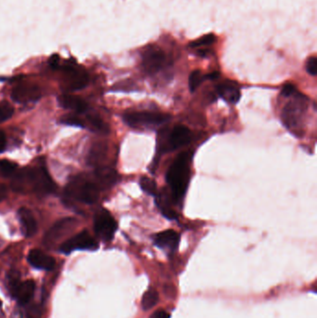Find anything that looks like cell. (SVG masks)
Returning <instances> with one entry per match:
<instances>
[{
  "instance_id": "6da1fadb",
  "label": "cell",
  "mask_w": 317,
  "mask_h": 318,
  "mask_svg": "<svg viewBox=\"0 0 317 318\" xmlns=\"http://www.w3.org/2000/svg\"><path fill=\"white\" fill-rule=\"evenodd\" d=\"M191 154L182 153L172 163L167 173V182L171 189L172 200L174 203H181L184 198L190 181Z\"/></svg>"
},
{
  "instance_id": "e0dca14e",
  "label": "cell",
  "mask_w": 317,
  "mask_h": 318,
  "mask_svg": "<svg viewBox=\"0 0 317 318\" xmlns=\"http://www.w3.org/2000/svg\"><path fill=\"white\" fill-rule=\"evenodd\" d=\"M58 102L62 107L72 110L75 113H85L89 110L88 103L82 98L75 96V95H71V94L62 95L58 99Z\"/></svg>"
},
{
  "instance_id": "2e32d148",
  "label": "cell",
  "mask_w": 317,
  "mask_h": 318,
  "mask_svg": "<svg viewBox=\"0 0 317 318\" xmlns=\"http://www.w3.org/2000/svg\"><path fill=\"white\" fill-rule=\"evenodd\" d=\"M217 92L227 103L236 104L241 98L239 88L233 81H224L217 86Z\"/></svg>"
},
{
  "instance_id": "d4e9b609",
  "label": "cell",
  "mask_w": 317,
  "mask_h": 318,
  "mask_svg": "<svg viewBox=\"0 0 317 318\" xmlns=\"http://www.w3.org/2000/svg\"><path fill=\"white\" fill-rule=\"evenodd\" d=\"M17 164L8 159L0 160V173L4 176H11L16 172Z\"/></svg>"
},
{
  "instance_id": "d6a6232c",
  "label": "cell",
  "mask_w": 317,
  "mask_h": 318,
  "mask_svg": "<svg viewBox=\"0 0 317 318\" xmlns=\"http://www.w3.org/2000/svg\"><path fill=\"white\" fill-rule=\"evenodd\" d=\"M8 194V188L4 184H0V201L4 200Z\"/></svg>"
},
{
  "instance_id": "ac0fdd59",
  "label": "cell",
  "mask_w": 317,
  "mask_h": 318,
  "mask_svg": "<svg viewBox=\"0 0 317 318\" xmlns=\"http://www.w3.org/2000/svg\"><path fill=\"white\" fill-rule=\"evenodd\" d=\"M18 215L22 224V233L24 234V236L27 238H31L33 236H35L38 231V223L32 212L28 209L22 208L19 210Z\"/></svg>"
},
{
  "instance_id": "f1b7e54d",
  "label": "cell",
  "mask_w": 317,
  "mask_h": 318,
  "mask_svg": "<svg viewBox=\"0 0 317 318\" xmlns=\"http://www.w3.org/2000/svg\"><path fill=\"white\" fill-rule=\"evenodd\" d=\"M306 71L309 75L312 76H316L317 74V59L315 56H312L306 62Z\"/></svg>"
},
{
  "instance_id": "cb8c5ba5",
  "label": "cell",
  "mask_w": 317,
  "mask_h": 318,
  "mask_svg": "<svg viewBox=\"0 0 317 318\" xmlns=\"http://www.w3.org/2000/svg\"><path fill=\"white\" fill-rule=\"evenodd\" d=\"M140 185L142 191L146 192V194L156 196L157 186H156V182L153 179L146 177V176L141 177L140 180Z\"/></svg>"
},
{
  "instance_id": "8992f818",
  "label": "cell",
  "mask_w": 317,
  "mask_h": 318,
  "mask_svg": "<svg viewBox=\"0 0 317 318\" xmlns=\"http://www.w3.org/2000/svg\"><path fill=\"white\" fill-rule=\"evenodd\" d=\"M94 230L101 240L109 242L113 239L118 230V223L109 211L101 210L94 217Z\"/></svg>"
},
{
  "instance_id": "8fae6325",
  "label": "cell",
  "mask_w": 317,
  "mask_h": 318,
  "mask_svg": "<svg viewBox=\"0 0 317 318\" xmlns=\"http://www.w3.org/2000/svg\"><path fill=\"white\" fill-rule=\"evenodd\" d=\"M41 96L40 89L37 85L23 83L16 85L12 89L11 98L14 102L19 103L36 102Z\"/></svg>"
},
{
  "instance_id": "603a6c76",
  "label": "cell",
  "mask_w": 317,
  "mask_h": 318,
  "mask_svg": "<svg viewBox=\"0 0 317 318\" xmlns=\"http://www.w3.org/2000/svg\"><path fill=\"white\" fill-rule=\"evenodd\" d=\"M205 79H206L205 76L202 75V73L200 71H193L189 76V90H190V92H195L196 89L202 84V82Z\"/></svg>"
},
{
  "instance_id": "5b68a950",
  "label": "cell",
  "mask_w": 317,
  "mask_h": 318,
  "mask_svg": "<svg viewBox=\"0 0 317 318\" xmlns=\"http://www.w3.org/2000/svg\"><path fill=\"white\" fill-rule=\"evenodd\" d=\"M30 188L39 194H48L53 193L56 189L53 180L49 176L47 169L44 167L28 168Z\"/></svg>"
},
{
  "instance_id": "7a4b0ae2",
  "label": "cell",
  "mask_w": 317,
  "mask_h": 318,
  "mask_svg": "<svg viewBox=\"0 0 317 318\" xmlns=\"http://www.w3.org/2000/svg\"><path fill=\"white\" fill-rule=\"evenodd\" d=\"M294 99L285 105L282 112V121L285 128L294 135H301L302 124L306 113L308 99L296 93Z\"/></svg>"
},
{
  "instance_id": "d6986e66",
  "label": "cell",
  "mask_w": 317,
  "mask_h": 318,
  "mask_svg": "<svg viewBox=\"0 0 317 318\" xmlns=\"http://www.w3.org/2000/svg\"><path fill=\"white\" fill-rule=\"evenodd\" d=\"M95 177L97 179L99 188H109L117 183L118 173L110 167H99L95 172Z\"/></svg>"
},
{
  "instance_id": "9c48e42d",
  "label": "cell",
  "mask_w": 317,
  "mask_h": 318,
  "mask_svg": "<svg viewBox=\"0 0 317 318\" xmlns=\"http://www.w3.org/2000/svg\"><path fill=\"white\" fill-rule=\"evenodd\" d=\"M167 64L166 54L156 46H150L142 54V67L147 74H156Z\"/></svg>"
},
{
  "instance_id": "e575fe53",
  "label": "cell",
  "mask_w": 317,
  "mask_h": 318,
  "mask_svg": "<svg viewBox=\"0 0 317 318\" xmlns=\"http://www.w3.org/2000/svg\"><path fill=\"white\" fill-rule=\"evenodd\" d=\"M219 77H220V74L218 72H214V73L209 74L208 76H205V78H208V79H210V80H214V79H217Z\"/></svg>"
},
{
  "instance_id": "9a60e30c",
  "label": "cell",
  "mask_w": 317,
  "mask_h": 318,
  "mask_svg": "<svg viewBox=\"0 0 317 318\" xmlns=\"http://www.w3.org/2000/svg\"><path fill=\"white\" fill-rule=\"evenodd\" d=\"M36 291V284L33 280L20 282L11 295L13 297L19 304L26 305L32 300Z\"/></svg>"
},
{
  "instance_id": "4316f807",
  "label": "cell",
  "mask_w": 317,
  "mask_h": 318,
  "mask_svg": "<svg viewBox=\"0 0 317 318\" xmlns=\"http://www.w3.org/2000/svg\"><path fill=\"white\" fill-rule=\"evenodd\" d=\"M61 123L62 124L68 125V126H73V127H79V128H83L85 125L83 120L75 115V114H65L62 119H61Z\"/></svg>"
},
{
  "instance_id": "8d00e7d4",
  "label": "cell",
  "mask_w": 317,
  "mask_h": 318,
  "mask_svg": "<svg viewBox=\"0 0 317 318\" xmlns=\"http://www.w3.org/2000/svg\"><path fill=\"white\" fill-rule=\"evenodd\" d=\"M27 318H36V317H33V316H28V317Z\"/></svg>"
},
{
  "instance_id": "44dd1931",
  "label": "cell",
  "mask_w": 317,
  "mask_h": 318,
  "mask_svg": "<svg viewBox=\"0 0 317 318\" xmlns=\"http://www.w3.org/2000/svg\"><path fill=\"white\" fill-rule=\"evenodd\" d=\"M159 301V294L154 288H150L149 291L143 294L141 299V307L145 311H149L152 308L155 307L156 303Z\"/></svg>"
},
{
  "instance_id": "d590c367",
  "label": "cell",
  "mask_w": 317,
  "mask_h": 318,
  "mask_svg": "<svg viewBox=\"0 0 317 318\" xmlns=\"http://www.w3.org/2000/svg\"><path fill=\"white\" fill-rule=\"evenodd\" d=\"M0 318H5V314L2 312V303L0 302Z\"/></svg>"
},
{
  "instance_id": "ba28073f",
  "label": "cell",
  "mask_w": 317,
  "mask_h": 318,
  "mask_svg": "<svg viewBox=\"0 0 317 318\" xmlns=\"http://www.w3.org/2000/svg\"><path fill=\"white\" fill-rule=\"evenodd\" d=\"M77 224L75 218H65L57 221L44 237V244L47 247H52L62 238L70 234Z\"/></svg>"
},
{
  "instance_id": "3957f363",
  "label": "cell",
  "mask_w": 317,
  "mask_h": 318,
  "mask_svg": "<svg viewBox=\"0 0 317 318\" xmlns=\"http://www.w3.org/2000/svg\"><path fill=\"white\" fill-rule=\"evenodd\" d=\"M123 119L125 123L131 128L154 130L167 123L170 117L154 112H129L124 114Z\"/></svg>"
},
{
  "instance_id": "7402d4cb",
  "label": "cell",
  "mask_w": 317,
  "mask_h": 318,
  "mask_svg": "<svg viewBox=\"0 0 317 318\" xmlns=\"http://www.w3.org/2000/svg\"><path fill=\"white\" fill-rule=\"evenodd\" d=\"M88 120H89V123L91 124L92 128L94 130H97L98 132L108 133L109 128H108L107 125L103 122V120L98 114H89Z\"/></svg>"
},
{
  "instance_id": "836d02e7",
  "label": "cell",
  "mask_w": 317,
  "mask_h": 318,
  "mask_svg": "<svg viewBox=\"0 0 317 318\" xmlns=\"http://www.w3.org/2000/svg\"><path fill=\"white\" fill-rule=\"evenodd\" d=\"M6 146V136L3 131H0V152L3 151Z\"/></svg>"
},
{
  "instance_id": "277c9868",
  "label": "cell",
  "mask_w": 317,
  "mask_h": 318,
  "mask_svg": "<svg viewBox=\"0 0 317 318\" xmlns=\"http://www.w3.org/2000/svg\"><path fill=\"white\" fill-rule=\"evenodd\" d=\"M67 197L78 200L86 204H94L100 195V188L97 184L89 182L85 179H75L65 189Z\"/></svg>"
},
{
  "instance_id": "484cf974",
  "label": "cell",
  "mask_w": 317,
  "mask_h": 318,
  "mask_svg": "<svg viewBox=\"0 0 317 318\" xmlns=\"http://www.w3.org/2000/svg\"><path fill=\"white\" fill-rule=\"evenodd\" d=\"M216 41V37L213 34H209L207 36H204L201 38H198L196 40H194L193 42L189 44V46L191 48H200V47H206V46H210L211 44L214 43Z\"/></svg>"
},
{
  "instance_id": "f546056e",
  "label": "cell",
  "mask_w": 317,
  "mask_h": 318,
  "mask_svg": "<svg viewBox=\"0 0 317 318\" xmlns=\"http://www.w3.org/2000/svg\"><path fill=\"white\" fill-rule=\"evenodd\" d=\"M105 153V148H104V146L101 144V143H99L96 147H95V149L92 152V156H91V160L92 162H97L98 158H100V157H102V155Z\"/></svg>"
},
{
  "instance_id": "7c38bea8",
  "label": "cell",
  "mask_w": 317,
  "mask_h": 318,
  "mask_svg": "<svg viewBox=\"0 0 317 318\" xmlns=\"http://www.w3.org/2000/svg\"><path fill=\"white\" fill-rule=\"evenodd\" d=\"M154 242L158 248L168 252H174L180 244V235L174 230H166L156 235Z\"/></svg>"
},
{
  "instance_id": "4dcf8cb0",
  "label": "cell",
  "mask_w": 317,
  "mask_h": 318,
  "mask_svg": "<svg viewBox=\"0 0 317 318\" xmlns=\"http://www.w3.org/2000/svg\"><path fill=\"white\" fill-rule=\"evenodd\" d=\"M297 90H296V86L293 84H285V86H283L282 89V96L284 97H292L294 94L297 93Z\"/></svg>"
},
{
  "instance_id": "83f0119b",
  "label": "cell",
  "mask_w": 317,
  "mask_h": 318,
  "mask_svg": "<svg viewBox=\"0 0 317 318\" xmlns=\"http://www.w3.org/2000/svg\"><path fill=\"white\" fill-rule=\"evenodd\" d=\"M13 114V108L11 104L6 102L0 103V123L5 122L6 120L11 119Z\"/></svg>"
},
{
  "instance_id": "1f68e13d",
  "label": "cell",
  "mask_w": 317,
  "mask_h": 318,
  "mask_svg": "<svg viewBox=\"0 0 317 318\" xmlns=\"http://www.w3.org/2000/svg\"><path fill=\"white\" fill-rule=\"evenodd\" d=\"M150 318H170V314L165 310H157L151 314Z\"/></svg>"
},
{
  "instance_id": "5bb4252c",
  "label": "cell",
  "mask_w": 317,
  "mask_h": 318,
  "mask_svg": "<svg viewBox=\"0 0 317 318\" xmlns=\"http://www.w3.org/2000/svg\"><path fill=\"white\" fill-rule=\"evenodd\" d=\"M192 139L191 131L187 127L183 125H178L173 128L168 140V148L172 150L178 149L183 146H186Z\"/></svg>"
},
{
  "instance_id": "ffe728a7",
  "label": "cell",
  "mask_w": 317,
  "mask_h": 318,
  "mask_svg": "<svg viewBox=\"0 0 317 318\" xmlns=\"http://www.w3.org/2000/svg\"><path fill=\"white\" fill-rule=\"evenodd\" d=\"M156 203L159 210L162 212V214L165 216L168 220H177L178 214L176 211L171 208V205L169 204L168 199L165 198L164 195H156Z\"/></svg>"
},
{
  "instance_id": "4fadbf2b",
  "label": "cell",
  "mask_w": 317,
  "mask_h": 318,
  "mask_svg": "<svg viewBox=\"0 0 317 318\" xmlns=\"http://www.w3.org/2000/svg\"><path fill=\"white\" fill-rule=\"evenodd\" d=\"M27 259L28 263L37 269L50 271L54 269L56 265L54 258L38 248H35L29 251Z\"/></svg>"
},
{
  "instance_id": "52a82bcc",
  "label": "cell",
  "mask_w": 317,
  "mask_h": 318,
  "mask_svg": "<svg viewBox=\"0 0 317 318\" xmlns=\"http://www.w3.org/2000/svg\"><path fill=\"white\" fill-rule=\"evenodd\" d=\"M99 248L97 241L88 231H82L74 237L65 240L60 247V251L70 254L74 250H96Z\"/></svg>"
},
{
  "instance_id": "30bf717a",
  "label": "cell",
  "mask_w": 317,
  "mask_h": 318,
  "mask_svg": "<svg viewBox=\"0 0 317 318\" xmlns=\"http://www.w3.org/2000/svg\"><path fill=\"white\" fill-rule=\"evenodd\" d=\"M65 76V85L70 91H79L89 83L86 72L75 65H67L62 67Z\"/></svg>"
}]
</instances>
